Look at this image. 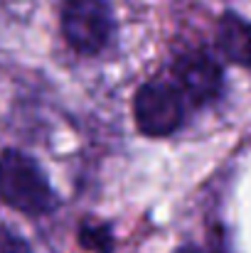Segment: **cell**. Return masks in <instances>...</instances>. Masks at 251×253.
<instances>
[{"instance_id": "1", "label": "cell", "mask_w": 251, "mask_h": 253, "mask_svg": "<svg viewBox=\"0 0 251 253\" xmlns=\"http://www.w3.org/2000/svg\"><path fill=\"white\" fill-rule=\"evenodd\" d=\"M0 202L25 216L52 214L59 204L40 163L12 148L0 155Z\"/></svg>"}, {"instance_id": "2", "label": "cell", "mask_w": 251, "mask_h": 253, "mask_svg": "<svg viewBox=\"0 0 251 253\" xmlns=\"http://www.w3.org/2000/svg\"><path fill=\"white\" fill-rule=\"evenodd\" d=\"M59 27L67 44L84 57L103 52L113 37V12L108 0H64Z\"/></svg>"}, {"instance_id": "3", "label": "cell", "mask_w": 251, "mask_h": 253, "mask_svg": "<svg viewBox=\"0 0 251 253\" xmlns=\"http://www.w3.org/2000/svg\"><path fill=\"white\" fill-rule=\"evenodd\" d=\"M133 118L143 135L167 138L185 123V93L163 79L146 82L133 96Z\"/></svg>"}, {"instance_id": "4", "label": "cell", "mask_w": 251, "mask_h": 253, "mask_svg": "<svg viewBox=\"0 0 251 253\" xmlns=\"http://www.w3.org/2000/svg\"><path fill=\"white\" fill-rule=\"evenodd\" d=\"M175 79L192 106H207L217 101L224 86V74L219 62L204 49L182 54L175 62Z\"/></svg>"}, {"instance_id": "5", "label": "cell", "mask_w": 251, "mask_h": 253, "mask_svg": "<svg viewBox=\"0 0 251 253\" xmlns=\"http://www.w3.org/2000/svg\"><path fill=\"white\" fill-rule=\"evenodd\" d=\"M214 42H217L219 54L227 62L242 69H251V22L244 20L239 12L227 10L217 20Z\"/></svg>"}, {"instance_id": "6", "label": "cell", "mask_w": 251, "mask_h": 253, "mask_svg": "<svg viewBox=\"0 0 251 253\" xmlns=\"http://www.w3.org/2000/svg\"><path fill=\"white\" fill-rule=\"evenodd\" d=\"M79 244L86 251L111 253L113 249V236L106 224H82L79 229Z\"/></svg>"}, {"instance_id": "7", "label": "cell", "mask_w": 251, "mask_h": 253, "mask_svg": "<svg viewBox=\"0 0 251 253\" xmlns=\"http://www.w3.org/2000/svg\"><path fill=\"white\" fill-rule=\"evenodd\" d=\"M0 253H32V249L15 229L0 224Z\"/></svg>"}, {"instance_id": "8", "label": "cell", "mask_w": 251, "mask_h": 253, "mask_svg": "<svg viewBox=\"0 0 251 253\" xmlns=\"http://www.w3.org/2000/svg\"><path fill=\"white\" fill-rule=\"evenodd\" d=\"M175 253H200L197 249H192V246H182V249H177Z\"/></svg>"}]
</instances>
